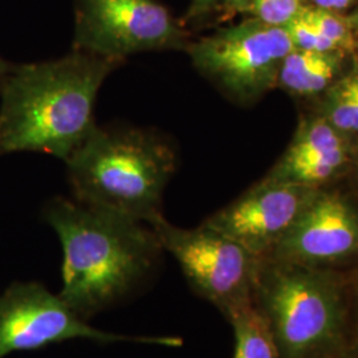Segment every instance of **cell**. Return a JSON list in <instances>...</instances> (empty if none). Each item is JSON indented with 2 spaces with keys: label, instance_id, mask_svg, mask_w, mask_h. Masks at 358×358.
I'll return each instance as SVG.
<instances>
[{
  "label": "cell",
  "instance_id": "6da1fadb",
  "mask_svg": "<svg viewBox=\"0 0 358 358\" xmlns=\"http://www.w3.org/2000/svg\"><path fill=\"white\" fill-rule=\"evenodd\" d=\"M43 215L63 247L59 296L83 320L140 289L164 252L150 226L75 199L55 196Z\"/></svg>",
  "mask_w": 358,
  "mask_h": 358
},
{
  "label": "cell",
  "instance_id": "7a4b0ae2",
  "mask_svg": "<svg viewBox=\"0 0 358 358\" xmlns=\"http://www.w3.org/2000/svg\"><path fill=\"white\" fill-rule=\"evenodd\" d=\"M122 64L72 51L50 62L13 65L0 90V155L38 152L66 162L97 127L99 90Z\"/></svg>",
  "mask_w": 358,
  "mask_h": 358
},
{
  "label": "cell",
  "instance_id": "3957f363",
  "mask_svg": "<svg viewBox=\"0 0 358 358\" xmlns=\"http://www.w3.org/2000/svg\"><path fill=\"white\" fill-rule=\"evenodd\" d=\"M177 159L173 143L154 130L97 125L65 164L78 203L150 226L164 217Z\"/></svg>",
  "mask_w": 358,
  "mask_h": 358
},
{
  "label": "cell",
  "instance_id": "277c9868",
  "mask_svg": "<svg viewBox=\"0 0 358 358\" xmlns=\"http://www.w3.org/2000/svg\"><path fill=\"white\" fill-rule=\"evenodd\" d=\"M254 304L280 358L328 357L355 338L344 271L262 257Z\"/></svg>",
  "mask_w": 358,
  "mask_h": 358
},
{
  "label": "cell",
  "instance_id": "5b68a950",
  "mask_svg": "<svg viewBox=\"0 0 358 358\" xmlns=\"http://www.w3.org/2000/svg\"><path fill=\"white\" fill-rule=\"evenodd\" d=\"M164 251L178 262L190 288L229 320L254 304L262 257L206 224L182 229L161 217L150 224Z\"/></svg>",
  "mask_w": 358,
  "mask_h": 358
},
{
  "label": "cell",
  "instance_id": "8992f818",
  "mask_svg": "<svg viewBox=\"0 0 358 358\" xmlns=\"http://www.w3.org/2000/svg\"><path fill=\"white\" fill-rule=\"evenodd\" d=\"M294 50L284 27L254 17L192 41L186 52L195 69L231 100L251 103L278 83L282 62Z\"/></svg>",
  "mask_w": 358,
  "mask_h": 358
},
{
  "label": "cell",
  "instance_id": "52a82bcc",
  "mask_svg": "<svg viewBox=\"0 0 358 358\" xmlns=\"http://www.w3.org/2000/svg\"><path fill=\"white\" fill-rule=\"evenodd\" d=\"M189 44L185 26L157 0H75L72 51L124 62L134 53Z\"/></svg>",
  "mask_w": 358,
  "mask_h": 358
},
{
  "label": "cell",
  "instance_id": "ba28073f",
  "mask_svg": "<svg viewBox=\"0 0 358 358\" xmlns=\"http://www.w3.org/2000/svg\"><path fill=\"white\" fill-rule=\"evenodd\" d=\"M68 340L101 344L141 343L178 348L179 337L125 336L90 327L41 282H13L0 294V358L13 352L38 350Z\"/></svg>",
  "mask_w": 358,
  "mask_h": 358
},
{
  "label": "cell",
  "instance_id": "9c48e42d",
  "mask_svg": "<svg viewBox=\"0 0 358 358\" xmlns=\"http://www.w3.org/2000/svg\"><path fill=\"white\" fill-rule=\"evenodd\" d=\"M266 257L317 268L357 267L358 206L320 189Z\"/></svg>",
  "mask_w": 358,
  "mask_h": 358
},
{
  "label": "cell",
  "instance_id": "30bf717a",
  "mask_svg": "<svg viewBox=\"0 0 358 358\" xmlns=\"http://www.w3.org/2000/svg\"><path fill=\"white\" fill-rule=\"evenodd\" d=\"M320 189L266 177L203 224L224 234L257 257H266Z\"/></svg>",
  "mask_w": 358,
  "mask_h": 358
},
{
  "label": "cell",
  "instance_id": "8fae6325",
  "mask_svg": "<svg viewBox=\"0 0 358 358\" xmlns=\"http://www.w3.org/2000/svg\"><path fill=\"white\" fill-rule=\"evenodd\" d=\"M343 52H289L282 62L278 83L299 96H315L328 90L343 66Z\"/></svg>",
  "mask_w": 358,
  "mask_h": 358
},
{
  "label": "cell",
  "instance_id": "7c38bea8",
  "mask_svg": "<svg viewBox=\"0 0 358 358\" xmlns=\"http://www.w3.org/2000/svg\"><path fill=\"white\" fill-rule=\"evenodd\" d=\"M235 337L234 358H280L268 324L255 304L229 319Z\"/></svg>",
  "mask_w": 358,
  "mask_h": 358
},
{
  "label": "cell",
  "instance_id": "4fadbf2b",
  "mask_svg": "<svg viewBox=\"0 0 358 358\" xmlns=\"http://www.w3.org/2000/svg\"><path fill=\"white\" fill-rule=\"evenodd\" d=\"M348 161V149L327 155L294 162H279L267 178L308 187L321 189V185L334 178Z\"/></svg>",
  "mask_w": 358,
  "mask_h": 358
},
{
  "label": "cell",
  "instance_id": "5bb4252c",
  "mask_svg": "<svg viewBox=\"0 0 358 358\" xmlns=\"http://www.w3.org/2000/svg\"><path fill=\"white\" fill-rule=\"evenodd\" d=\"M348 149L341 133L324 118L307 121L296 134L282 162H294Z\"/></svg>",
  "mask_w": 358,
  "mask_h": 358
},
{
  "label": "cell",
  "instance_id": "9a60e30c",
  "mask_svg": "<svg viewBox=\"0 0 358 358\" xmlns=\"http://www.w3.org/2000/svg\"><path fill=\"white\" fill-rule=\"evenodd\" d=\"M340 133H358V118L350 75L328 88L322 115Z\"/></svg>",
  "mask_w": 358,
  "mask_h": 358
},
{
  "label": "cell",
  "instance_id": "2e32d148",
  "mask_svg": "<svg viewBox=\"0 0 358 358\" xmlns=\"http://www.w3.org/2000/svg\"><path fill=\"white\" fill-rule=\"evenodd\" d=\"M300 15L329 38L340 51L345 53L357 50L358 38L348 19L319 7H303Z\"/></svg>",
  "mask_w": 358,
  "mask_h": 358
},
{
  "label": "cell",
  "instance_id": "e0dca14e",
  "mask_svg": "<svg viewBox=\"0 0 358 358\" xmlns=\"http://www.w3.org/2000/svg\"><path fill=\"white\" fill-rule=\"evenodd\" d=\"M285 31L294 48L313 52H341L332 41L325 38L316 27L312 26L300 13L287 23ZM344 53V52H343Z\"/></svg>",
  "mask_w": 358,
  "mask_h": 358
},
{
  "label": "cell",
  "instance_id": "ac0fdd59",
  "mask_svg": "<svg viewBox=\"0 0 358 358\" xmlns=\"http://www.w3.org/2000/svg\"><path fill=\"white\" fill-rule=\"evenodd\" d=\"M303 7V0H251L248 11L266 24L284 27L300 13Z\"/></svg>",
  "mask_w": 358,
  "mask_h": 358
},
{
  "label": "cell",
  "instance_id": "d6986e66",
  "mask_svg": "<svg viewBox=\"0 0 358 358\" xmlns=\"http://www.w3.org/2000/svg\"><path fill=\"white\" fill-rule=\"evenodd\" d=\"M251 0H192L186 20L202 19L215 13L248 11Z\"/></svg>",
  "mask_w": 358,
  "mask_h": 358
},
{
  "label": "cell",
  "instance_id": "ffe728a7",
  "mask_svg": "<svg viewBox=\"0 0 358 358\" xmlns=\"http://www.w3.org/2000/svg\"><path fill=\"white\" fill-rule=\"evenodd\" d=\"M349 299H350V320L355 337L358 338V266L348 273Z\"/></svg>",
  "mask_w": 358,
  "mask_h": 358
},
{
  "label": "cell",
  "instance_id": "44dd1931",
  "mask_svg": "<svg viewBox=\"0 0 358 358\" xmlns=\"http://www.w3.org/2000/svg\"><path fill=\"white\" fill-rule=\"evenodd\" d=\"M325 358H358V338L355 337L349 344H346L340 350L334 352Z\"/></svg>",
  "mask_w": 358,
  "mask_h": 358
},
{
  "label": "cell",
  "instance_id": "7402d4cb",
  "mask_svg": "<svg viewBox=\"0 0 358 358\" xmlns=\"http://www.w3.org/2000/svg\"><path fill=\"white\" fill-rule=\"evenodd\" d=\"M313 1H315L316 7L322 8V10H328V11L344 10L353 3V0H313Z\"/></svg>",
  "mask_w": 358,
  "mask_h": 358
},
{
  "label": "cell",
  "instance_id": "603a6c76",
  "mask_svg": "<svg viewBox=\"0 0 358 358\" xmlns=\"http://www.w3.org/2000/svg\"><path fill=\"white\" fill-rule=\"evenodd\" d=\"M13 65L15 64L7 62V60H4V59L0 56V90H1V87H3L4 81L7 80L8 75L11 73Z\"/></svg>",
  "mask_w": 358,
  "mask_h": 358
},
{
  "label": "cell",
  "instance_id": "cb8c5ba5",
  "mask_svg": "<svg viewBox=\"0 0 358 358\" xmlns=\"http://www.w3.org/2000/svg\"><path fill=\"white\" fill-rule=\"evenodd\" d=\"M352 78V84H353V93H355V103H356V112H357L358 118V64L355 66V69L349 73Z\"/></svg>",
  "mask_w": 358,
  "mask_h": 358
},
{
  "label": "cell",
  "instance_id": "d4e9b609",
  "mask_svg": "<svg viewBox=\"0 0 358 358\" xmlns=\"http://www.w3.org/2000/svg\"><path fill=\"white\" fill-rule=\"evenodd\" d=\"M348 20H349V23H350V26L353 28V31H355V34H356L358 38V10L350 17H348Z\"/></svg>",
  "mask_w": 358,
  "mask_h": 358
}]
</instances>
